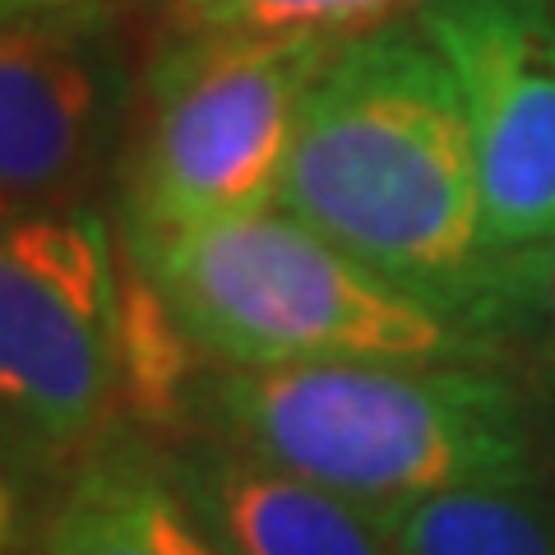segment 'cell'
I'll list each match as a JSON object with an SVG mask.
<instances>
[{
  "mask_svg": "<svg viewBox=\"0 0 555 555\" xmlns=\"http://www.w3.org/2000/svg\"><path fill=\"white\" fill-rule=\"evenodd\" d=\"M278 208L495 343L505 264L486 241L459 83L416 20L361 28L310 83Z\"/></svg>",
  "mask_w": 555,
  "mask_h": 555,
  "instance_id": "cell-1",
  "label": "cell"
},
{
  "mask_svg": "<svg viewBox=\"0 0 555 555\" xmlns=\"http://www.w3.org/2000/svg\"><path fill=\"white\" fill-rule=\"evenodd\" d=\"M195 422L375 509L449 486L537 477L528 398L486 361L222 366L204 375Z\"/></svg>",
  "mask_w": 555,
  "mask_h": 555,
  "instance_id": "cell-2",
  "label": "cell"
},
{
  "mask_svg": "<svg viewBox=\"0 0 555 555\" xmlns=\"http://www.w3.org/2000/svg\"><path fill=\"white\" fill-rule=\"evenodd\" d=\"M130 255L218 366L486 361L491 352L463 320L379 278L278 204Z\"/></svg>",
  "mask_w": 555,
  "mask_h": 555,
  "instance_id": "cell-3",
  "label": "cell"
},
{
  "mask_svg": "<svg viewBox=\"0 0 555 555\" xmlns=\"http://www.w3.org/2000/svg\"><path fill=\"white\" fill-rule=\"evenodd\" d=\"M338 47L343 38L324 33L185 28L149 69L126 177V246L153 250L273 208L310 83Z\"/></svg>",
  "mask_w": 555,
  "mask_h": 555,
  "instance_id": "cell-4",
  "label": "cell"
},
{
  "mask_svg": "<svg viewBox=\"0 0 555 555\" xmlns=\"http://www.w3.org/2000/svg\"><path fill=\"white\" fill-rule=\"evenodd\" d=\"M120 250L89 208L5 214L0 408L10 463H79L116 412Z\"/></svg>",
  "mask_w": 555,
  "mask_h": 555,
  "instance_id": "cell-5",
  "label": "cell"
},
{
  "mask_svg": "<svg viewBox=\"0 0 555 555\" xmlns=\"http://www.w3.org/2000/svg\"><path fill=\"white\" fill-rule=\"evenodd\" d=\"M412 20L459 83L486 241L509 269L555 236V0H422Z\"/></svg>",
  "mask_w": 555,
  "mask_h": 555,
  "instance_id": "cell-6",
  "label": "cell"
},
{
  "mask_svg": "<svg viewBox=\"0 0 555 555\" xmlns=\"http://www.w3.org/2000/svg\"><path fill=\"white\" fill-rule=\"evenodd\" d=\"M112 69L93 14L14 20L0 33V195L5 214L79 208L112 144Z\"/></svg>",
  "mask_w": 555,
  "mask_h": 555,
  "instance_id": "cell-7",
  "label": "cell"
},
{
  "mask_svg": "<svg viewBox=\"0 0 555 555\" xmlns=\"http://www.w3.org/2000/svg\"><path fill=\"white\" fill-rule=\"evenodd\" d=\"M167 459L228 555H389L393 509L361 505L208 430L167 444Z\"/></svg>",
  "mask_w": 555,
  "mask_h": 555,
  "instance_id": "cell-8",
  "label": "cell"
},
{
  "mask_svg": "<svg viewBox=\"0 0 555 555\" xmlns=\"http://www.w3.org/2000/svg\"><path fill=\"white\" fill-rule=\"evenodd\" d=\"M28 555H228L185 500L167 440L112 422L38 524Z\"/></svg>",
  "mask_w": 555,
  "mask_h": 555,
  "instance_id": "cell-9",
  "label": "cell"
},
{
  "mask_svg": "<svg viewBox=\"0 0 555 555\" xmlns=\"http://www.w3.org/2000/svg\"><path fill=\"white\" fill-rule=\"evenodd\" d=\"M120 250L116 283V408L149 436H181L199 416V343L190 338L177 306L139 259Z\"/></svg>",
  "mask_w": 555,
  "mask_h": 555,
  "instance_id": "cell-10",
  "label": "cell"
},
{
  "mask_svg": "<svg viewBox=\"0 0 555 555\" xmlns=\"http://www.w3.org/2000/svg\"><path fill=\"white\" fill-rule=\"evenodd\" d=\"M389 555H555V491L518 477L422 495L393 509Z\"/></svg>",
  "mask_w": 555,
  "mask_h": 555,
  "instance_id": "cell-11",
  "label": "cell"
},
{
  "mask_svg": "<svg viewBox=\"0 0 555 555\" xmlns=\"http://www.w3.org/2000/svg\"><path fill=\"white\" fill-rule=\"evenodd\" d=\"M185 28L208 33H347L389 24L398 10L422 0H171Z\"/></svg>",
  "mask_w": 555,
  "mask_h": 555,
  "instance_id": "cell-12",
  "label": "cell"
},
{
  "mask_svg": "<svg viewBox=\"0 0 555 555\" xmlns=\"http://www.w3.org/2000/svg\"><path fill=\"white\" fill-rule=\"evenodd\" d=\"M509 328L528 334L537 379L555 403V236L532 255L514 259L505 273V324H500V334H509Z\"/></svg>",
  "mask_w": 555,
  "mask_h": 555,
  "instance_id": "cell-13",
  "label": "cell"
},
{
  "mask_svg": "<svg viewBox=\"0 0 555 555\" xmlns=\"http://www.w3.org/2000/svg\"><path fill=\"white\" fill-rule=\"evenodd\" d=\"M5 24L14 20H51V14H93V0H0Z\"/></svg>",
  "mask_w": 555,
  "mask_h": 555,
  "instance_id": "cell-14",
  "label": "cell"
}]
</instances>
